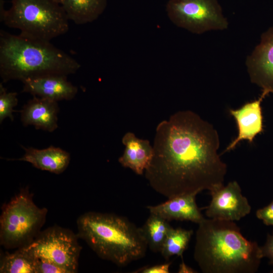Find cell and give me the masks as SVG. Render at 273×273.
<instances>
[{
  "instance_id": "15",
  "label": "cell",
  "mask_w": 273,
  "mask_h": 273,
  "mask_svg": "<svg viewBox=\"0 0 273 273\" xmlns=\"http://www.w3.org/2000/svg\"><path fill=\"white\" fill-rule=\"evenodd\" d=\"M125 149L118 159L123 166L131 169L138 175H142L149 166L153 156V148L149 141L137 138L131 132L122 137Z\"/></svg>"
},
{
  "instance_id": "3",
  "label": "cell",
  "mask_w": 273,
  "mask_h": 273,
  "mask_svg": "<svg viewBox=\"0 0 273 273\" xmlns=\"http://www.w3.org/2000/svg\"><path fill=\"white\" fill-rule=\"evenodd\" d=\"M79 63L50 41L3 31L0 33V75L3 82L76 73Z\"/></svg>"
},
{
  "instance_id": "28",
  "label": "cell",
  "mask_w": 273,
  "mask_h": 273,
  "mask_svg": "<svg viewBox=\"0 0 273 273\" xmlns=\"http://www.w3.org/2000/svg\"><path fill=\"white\" fill-rule=\"evenodd\" d=\"M271 272H273V270H272Z\"/></svg>"
},
{
  "instance_id": "26",
  "label": "cell",
  "mask_w": 273,
  "mask_h": 273,
  "mask_svg": "<svg viewBox=\"0 0 273 273\" xmlns=\"http://www.w3.org/2000/svg\"><path fill=\"white\" fill-rule=\"evenodd\" d=\"M179 273H194L197 272L196 270L186 264L183 261L179 264L178 270Z\"/></svg>"
},
{
  "instance_id": "20",
  "label": "cell",
  "mask_w": 273,
  "mask_h": 273,
  "mask_svg": "<svg viewBox=\"0 0 273 273\" xmlns=\"http://www.w3.org/2000/svg\"><path fill=\"white\" fill-rule=\"evenodd\" d=\"M193 234L192 230L172 228L168 232L160 252L163 258L168 260L173 256L182 257Z\"/></svg>"
},
{
  "instance_id": "2",
  "label": "cell",
  "mask_w": 273,
  "mask_h": 273,
  "mask_svg": "<svg viewBox=\"0 0 273 273\" xmlns=\"http://www.w3.org/2000/svg\"><path fill=\"white\" fill-rule=\"evenodd\" d=\"M196 233L194 258L203 273H255L260 246L248 240L232 221L205 218Z\"/></svg>"
},
{
  "instance_id": "1",
  "label": "cell",
  "mask_w": 273,
  "mask_h": 273,
  "mask_svg": "<svg viewBox=\"0 0 273 273\" xmlns=\"http://www.w3.org/2000/svg\"><path fill=\"white\" fill-rule=\"evenodd\" d=\"M219 145L213 125L192 111L177 112L156 127L146 178L168 199L222 186L227 165L218 154Z\"/></svg>"
},
{
  "instance_id": "18",
  "label": "cell",
  "mask_w": 273,
  "mask_h": 273,
  "mask_svg": "<svg viewBox=\"0 0 273 273\" xmlns=\"http://www.w3.org/2000/svg\"><path fill=\"white\" fill-rule=\"evenodd\" d=\"M172 228L167 220L157 214L150 213L140 228L150 249L154 252H160Z\"/></svg>"
},
{
  "instance_id": "16",
  "label": "cell",
  "mask_w": 273,
  "mask_h": 273,
  "mask_svg": "<svg viewBox=\"0 0 273 273\" xmlns=\"http://www.w3.org/2000/svg\"><path fill=\"white\" fill-rule=\"evenodd\" d=\"M22 148L25 153L17 160L29 162L41 170L59 174L67 168L70 161V155L68 152L53 146L43 149Z\"/></svg>"
},
{
  "instance_id": "27",
  "label": "cell",
  "mask_w": 273,
  "mask_h": 273,
  "mask_svg": "<svg viewBox=\"0 0 273 273\" xmlns=\"http://www.w3.org/2000/svg\"><path fill=\"white\" fill-rule=\"evenodd\" d=\"M53 1V2L56 3H58L61 5H62L63 2V0H52Z\"/></svg>"
},
{
  "instance_id": "10",
  "label": "cell",
  "mask_w": 273,
  "mask_h": 273,
  "mask_svg": "<svg viewBox=\"0 0 273 273\" xmlns=\"http://www.w3.org/2000/svg\"><path fill=\"white\" fill-rule=\"evenodd\" d=\"M246 66L251 82L273 95V26L261 34Z\"/></svg>"
},
{
  "instance_id": "19",
  "label": "cell",
  "mask_w": 273,
  "mask_h": 273,
  "mask_svg": "<svg viewBox=\"0 0 273 273\" xmlns=\"http://www.w3.org/2000/svg\"><path fill=\"white\" fill-rule=\"evenodd\" d=\"M37 259L24 247L2 257L0 264L1 273H36Z\"/></svg>"
},
{
  "instance_id": "4",
  "label": "cell",
  "mask_w": 273,
  "mask_h": 273,
  "mask_svg": "<svg viewBox=\"0 0 273 273\" xmlns=\"http://www.w3.org/2000/svg\"><path fill=\"white\" fill-rule=\"evenodd\" d=\"M77 224L78 236L103 259L124 267L146 255L148 246L141 228L124 216L88 212Z\"/></svg>"
},
{
  "instance_id": "23",
  "label": "cell",
  "mask_w": 273,
  "mask_h": 273,
  "mask_svg": "<svg viewBox=\"0 0 273 273\" xmlns=\"http://www.w3.org/2000/svg\"><path fill=\"white\" fill-rule=\"evenodd\" d=\"M256 216L265 225L273 226V200L267 206L258 209L256 212Z\"/></svg>"
},
{
  "instance_id": "7",
  "label": "cell",
  "mask_w": 273,
  "mask_h": 273,
  "mask_svg": "<svg viewBox=\"0 0 273 273\" xmlns=\"http://www.w3.org/2000/svg\"><path fill=\"white\" fill-rule=\"evenodd\" d=\"M165 10L173 24L194 34L224 30L229 26L218 0H168Z\"/></svg>"
},
{
  "instance_id": "8",
  "label": "cell",
  "mask_w": 273,
  "mask_h": 273,
  "mask_svg": "<svg viewBox=\"0 0 273 273\" xmlns=\"http://www.w3.org/2000/svg\"><path fill=\"white\" fill-rule=\"evenodd\" d=\"M78 236L72 231L58 226L40 232L24 247L35 258L48 261L69 273L77 272L81 247Z\"/></svg>"
},
{
  "instance_id": "21",
  "label": "cell",
  "mask_w": 273,
  "mask_h": 273,
  "mask_svg": "<svg viewBox=\"0 0 273 273\" xmlns=\"http://www.w3.org/2000/svg\"><path fill=\"white\" fill-rule=\"evenodd\" d=\"M17 94L16 92H8L4 87L2 83L0 84V122L9 117L12 121L14 120L13 112V108L18 104V100Z\"/></svg>"
},
{
  "instance_id": "22",
  "label": "cell",
  "mask_w": 273,
  "mask_h": 273,
  "mask_svg": "<svg viewBox=\"0 0 273 273\" xmlns=\"http://www.w3.org/2000/svg\"><path fill=\"white\" fill-rule=\"evenodd\" d=\"M36 259V273H69L66 269L55 264Z\"/></svg>"
},
{
  "instance_id": "12",
  "label": "cell",
  "mask_w": 273,
  "mask_h": 273,
  "mask_svg": "<svg viewBox=\"0 0 273 273\" xmlns=\"http://www.w3.org/2000/svg\"><path fill=\"white\" fill-rule=\"evenodd\" d=\"M22 83L23 92L56 102L72 100L78 92L77 87L68 81L65 75H53L30 78Z\"/></svg>"
},
{
  "instance_id": "24",
  "label": "cell",
  "mask_w": 273,
  "mask_h": 273,
  "mask_svg": "<svg viewBox=\"0 0 273 273\" xmlns=\"http://www.w3.org/2000/svg\"><path fill=\"white\" fill-rule=\"evenodd\" d=\"M171 262L152 266H144L135 270L134 272L141 273H168Z\"/></svg>"
},
{
  "instance_id": "11",
  "label": "cell",
  "mask_w": 273,
  "mask_h": 273,
  "mask_svg": "<svg viewBox=\"0 0 273 273\" xmlns=\"http://www.w3.org/2000/svg\"><path fill=\"white\" fill-rule=\"evenodd\" d=\"M268 95L266 91L262 90L257 99L245 103L239 109L229 110L230 114L236 122L238 132L237 137L227 146L223 153L234 150L243 140H247L251 144L257 134L263 131L261 104Z\"/></svg>"
},
{
  "instance_id": "25",
  "label": "cell",
  "mask_w": 273,
  "mask_h": 273,
  "mask_svg": "<svg viewBox=\"0 0 273 273\" xmlns=\"http://www.w3.org/2000/svg\"><path fill=\"white\" fill-rule=\"evenodd\" d=\"M260 248L262 258L266 257L273 266V234H267L265 243Z\"/></svg>"
},
{
  "instance_id": "5",
  "label": "cell",
  "mask_w": 273,
  "mask_h": 273,
  "mask_svg": "<svg viewBox=\"0 0 273 273\" xmlns=\"http://www.w3.org/2000/svg\"><path fill=\"white\" fill-rule=\"evenodd\" d=\"M11 8L0 11L1 21L20 34L51 41L69 29L62 6L52 0H12Z\"/></svg>"
},
{
  "instance_id": "14",
  "label": "cell",
  "mask_w": 273,
  "mask_h": 273,
  "mask_svg": "<svg viewBox=\"0 0 273 273\" xmlns=\"http://www.w3.org/2000/svg\"><path fill=\"white\" fill-rule=\"evenodd\" d=\"M58 102L33 96L23 107L21 120L25 126L53 132L58 127Z\"/></svg>"
},
{
  "instance_id": "13",
  "label": "cell",
  "mask_w": 273,
  "mask_h": 273,
  "mask_svg": "<svg viewBox=\"0 0 273 273\" xmlns=\"http://www.w3.org/2000/svg\"><path fill=\"white\" fill-rule=\"evenodd\" d=\"M197 194L175 196L155 206H148L150 213L157 214L167 221L187 220L199 224L205 218L196 202Z\"/></svg>"
},
{
  "instance_id": "17",
  "label": "cell",
  "mask_w": 273,
  "mask_h": 273,
  "mask_svg": "<svg viewBox=\"0 0 273 273\" xmlns=\"http://www.w3.org/2000/svg\"><path fill=\"white\" fill-rule=\"evenodd\" d=\"M61 6L69 20L81 25L96 20L105 11L107 0H63Z\"/></svg>"
},
{
  "instance_id": "9",
  "label": "cell",
  "mask_w": 273,
  "mask_h": 273,
  "mask_svg": "<svg viewBox=\"0 0 273 273\" xmlns=\"http://www.w3.org/2000/svg\"><path fill=\"white\" fill-rule=\"evenodd\" d=\"M210 202L206 207L205 215L208 218L228 221H238L249 214L251 207L241 188L235 180L210 191Z\"/></svg>"
},
{
  "instance_id": "6",
  "label": "cell",
  "mask_w": 273,
  "mask_h": 273,
  "mask_svg": "<svg viewBox=\"0 0 273 273\" xmlns=\"http://www.w3.org/2000/svg\"><path fill=\"white\" fill-rule=\"evenodd\" d=\"M48 210L40 208L27 189H23L4 206L0 218L1 244L7 248L31 243L44 223Z\"/></svg>"
}]
</instances>
